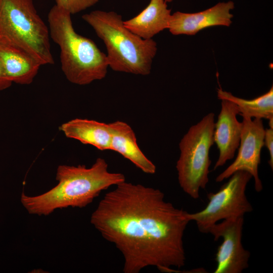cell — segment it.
<instances>
[{
    "instance_id": "cell-3",
    "label": "cell",
    "mask_w": 273,
    "mask_h": 273,
    "mask_svg": "<svg viewBox=\"0 0 273 273\" xmlns=\"http://www.w3.org/2000/svg\"><path fill=\"white\" fill-rule=\"evenodd\" d=\"M71 15L55 5L48 16L50 36L60 49L62 70L69 81L78 85L102 79L109 67L107 55L92 39L76 32Z\"/></svg>"
},
{
    "instance_id": "cell-14",
    "label": "cell",
    "mask_w": 273,
    "mask_h": 273,
    "mask_svg": "<svg viewBox=\"0 0 273 273\" xmlns=\"http://www.w3.org/2000/svg\"><path fill=\"white\" fill-rule=\"evenodd\" d=\"M171 10L165 0H151L138 15L123 21L131 32L145 39H150L160 31L168 29Z\"/></svg>"
},
{
    "instance_id": "cell-6",
    "label": "cell",
    "mask_w": 273,
    "mask_h": 273,
    "mask_svg": "<svg viewBox=\"0 0 273 273\" xmlns=\"http://www.w3.org/2000/svg\"><path fill=\"white\" fill-rule=\"evenodd\" d=\"M214 116L213 113H209L190 127L179 144L180 155L176 164L178 183L194 199L199 198L200 189H205L209 181V151L214 143Z\"/></svg>"
},
{
    "instance_id": "cell-8",
    "label": "cell",
    "mask_w": 273,
    "mask_h": 273,
    "mask_svg": "<svg viewBox=\"0 0 273 273\" xmlns=\"http://www.w3.org/2000/svg\"><path fill=\"white\" fill-rule=\"evenodd\" d=\"M244 216L233 217L216 223L209 228L215 241L222 238L216 254L214 273H241L249 266L250 253L242 243Z\"/></svg>"
},
{
    "instance_id": "cell-18",
    "label": "cell",
    "mask_w": 273,
    "mask_h": 273,
    "mask_svg": "<svg viewBox=\"0 0 273 273\" xmlns=\"http://www.w3.org/2000/svg\"><path fill=\"white\" fill-rule=\"evenodd\" d=\"M264 145L267 147L269 153L268 164L271 169H273V128L265 129Z\"/></svg>"
},
{
    "instance_id": "cell-10",
    "label": "cell",
    "mask_w": 273,
    "mask_h": 273,
    "mask_svg": "<svg viewBox=\"0 0 273 273\" xmlns=\"http://www.w3.org/2000/svg\"><path fill=\"white\" fill-rule=\"evenodd\" d=\"M233 1L219 2L204 11L194 13L176 12L171 14L168 29L173 35H195L205 28L214 26H230L232 22L231 11Z\"/></svg>"
},
{
    "instance_id": "cell-1",
    "label": "cell",
    "mask_w": 273,
    "mask_h": 273,
    "mask_svg": "<svg viewBox=\"0 0 273 273\" xmlns=\"http://www.w3.org/2000/svg\"><path fill=\"white\" fill-rule=\"evenodd\" d=\"M107 193L90 222L124 259V273L149 266L172 272L184 266L187 212L166 201L160 190L125 180Z\"/></svg>"
},
{
    "instance_id": "cell-5",
    "label": "cell",
    "mask_w": 273,
    "mask_h": 273,
    "mask_svg": "<svg viewBox=\"0 0 273 273\" xmlns=\"http://www.w3.org/2000/svg\"><path fill=\"white\" fill-rule=\"evenodd\" d=\"M0 34L41 65L54 63L49 28L32 0H0Z\"/></svg>"
},
{
    "instance_id": "cell-9",
    "label": "cell",
    "mask_w": 273,
    "mask_h": 273,
    "mask_svg": "<svg viewBox=\"0 0 273 273\" xmlns=\"http://www.w3.org/2000/svg\"><path fill=\"white\" fill-rule=\"evenodd\" d=\"M243 126L238 152L234 161L216 178V182L229 178L239 171L250 174L254 180L256 192L262 191L263 186L258 175L261 149L264 146L265 129L261 119L242 116Z\"/></svg>"
},
{
    "instance_id": "cell-17",
    "label": "cell",
    "mask_w": 273,
    "mask_h": 273,
    "mask_svg": "<svg viewBox=\"0 0 273 273\" xmlns=\"http://www.w3.org/2000/svg\"><path fill=\"white\" fill-rule=\"evenodd\" d=\"M56 5L70 14L82 11L97 3L99 0H55Z\"/></svg>"
},
{
    "instance_id": "cell-7",
    "label": "cell",
    "mask_w": 273,
    "mask_h": 273,
    "mask_svg": "<svg viewBox=\"0 0 273 273\" xmlns=\"http://www.w3.org/2000/svg\"><path fill=\"white\" fill-rule=\"evenodd\" d=\"M229 178L218 191L208 194L209 201L205 208L193 213L187 212L188 220L195 221L201 233H207L209 228L220 220L244 216L253 210L245 193L251 175L239 171Z\"/></svg>"
},
{
    "instance_id": "cell-13",
    "label": "cell",
    "mask_w": 273,
    "mask_h": 273,
    "mask_svg": "<svg viewBox=\"0 0 273 273\" xmlns=\"http://www.w3.org/2000/svg\"><path fill=\"white\" fill-rule=\"evenodd\" d=\"M109 124L111 134L110 150L129 160L144 173L154 174L156 167L139 148L135 133L130 126L119 120Z\"/></svg>"
},
{
    "instance_id": "cell-20",
    "label": "cell",
    "mask_w": 273,
    "mask_h": 273,
    "mask_svg": "<svg viewBox=\"0 0 273 273\" xmlns=\"http://www.w3.org/2000/svg\"><path fill=\"white\" fill-rule=\"evenodd\" d=\"M173 0H165V1L167 3V2H171Z\"/></svg>"
},
{
    "instance_id": "cell-2",
    "label": "cell",
    "mask_w": 273,
    "mask_h": 273,
    "mask_svg": "<svg viewBox=\"0 0 273 273\" xmlns=\"http://www.w3.org/2000/svg\"><path fill=\"white\" fill-rule=\"evenodd\" d=\"M58 184L43 194L30 196L22 193L21 202L30 214L47 216L58 209L86 207L104 190L125 180L121 173L111 172L102 158L90 167L84 165L58 166Z\"/></svg>"
},
{
    "instance_id": "cell-15",
    "label": "cell",
    "mask_w": 273,
    "mask_h": 273,
    "mask_svg": "<svg viewBox=\"0 0 273 273\" xmlns=\"http://www.w3.org/2000/svg\"><path fill=\"white\" fill-rule=\"evenodd\" d=\"M59 129L67 138L93 146L101 151L110 150L111 134L109 123L75 118L63 123Z\"/></svg>"
},
{
    "instance_id": "cell-19",
    "label": "cell",
    "mask_w": 273,
    "mask_h": 273,
    "mask_svg": "<svg viewBox=\"0 0 273 273\" xmlns=\"http://www.w3.org/2000/svg\"><path fill=\"white\" fill-rule=\"evenodd\" d=\"M12 84V82L6 76L0 62V90H3L10 87Z\"/></svg>"
},
{
    "instance_id": "cell-4",
    "label": "cell",
    "mask_w": 273,
    "mask_h": 273,
    "mask_svg": "<svg viewBox=\"0 0 273 273\" xmlns=\"http://www.w3.org/2000/svg\"><path fill=\"white\" fill-rule=\"evenodd\" d=\"M105 43L109 67L115 71L136 75L150 73L157 43L145 39L125 27L121 15L95 10L82 16Z\"/></svg>"
},
{
    "instance_id": "cell-12",
    "label": "cell",
    "mask_w": 273,
    "mask_h": 273,
    "mask_svg": "<svg viewBox=\"0 0 273 273\" xmlns=\"http://www.w3.org/2000/svg\"><path fill=\"white\" fill-rule=\"evenodd\" d=\"M0 62L13 83L29 84L41 66L28 53L0 34Z\"/></svg>"
},
{
    "instance_id": "cell-16",
    "label": "cell",
    "mask_w": 273,
    "mask_h": 273,
    "mask_svg": "<svg viewBox=\"0 0 273 273\" xmlns=\"http://www.w3.org/2000/svg\"><path fill=\"white\" fill-rule=\"evenodd\" d=\"M217 97L233 102L238 106L239 114L250 118H273V87L265 94L252 100L237 97L221 88L217 89Z\"/></svg>"
},
{
    "instance_id": "cell-11",
    "label": "cell",
    "mask_w": 273,
    "mask_h": 273,
    "mask_svg": "<svg viewBox=\"0 0 273 273\" xmlns=\"http://www.w3.org/2000/svg\"><path fill=\"white\" fill-rule=\"evenodd\" d=\"M220 100L221 110L215 122L213 132L214 143L219 150L214 170L234 158L240 145L243 126L242 122L237 118L239 114L237 105L227 100Z\"/></svg>"
}]
</instances>
